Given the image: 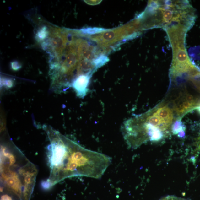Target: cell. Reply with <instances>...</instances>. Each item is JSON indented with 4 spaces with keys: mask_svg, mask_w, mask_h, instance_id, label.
Returning <instances> with one entry per match:
<instances>
[{
    "mask_svg": "<svg viewBox=\"0 0 200 200\" xmlns=\"http://www.w3.org/2000/svg\"><path fill=\"white\" fill-rule=\"evenodd\" d=\"M44 129L50 142L47 147L49 186L71 177L100 179L111 165L110 157L86 149L50 127Z\"/></svg>",
    "mask_w": 200,
    "mask_h": 200,
    "instance_id": "1",
    "label": "cell"
},
{
    "mask_svg": "<svg viewBox=\"0 0 200 200\" xmlns=\"http://www.w3.org/2000/svg\"><path fill=\"white\" fill-rule=\"evenodd\" d=\"M1 146V200H30L36 167L11 141Z\"/></svg>",
    "mask_w": 200,
    "mask_h": 200,
    "instance_id": "2",
    "label": "cell"
},
{
    "mask_svg": "<svg viewBox=\"0 0 200 200\" xmlns=\"http://www.w3.org/2000/svg\"><path fill=\"white\" fill-rule=\"evenodd\" d=\"M192 8L186 1H150L146 9L150 28L165 30L174 26L190 28L193 20Z\"/></svg>",
    "mask_w": 200,
    "mask_h": 200,
    "instance_id": "3",
    "label": "cell"
},
{
    "mask_svg": "<svg viewBox=\"0 0 200 200\" xmlns=\"http://www.w3.org/2000/svg\"><path fill=\"white\" fill-rule=\"evenodd\" d=\"M74 47V46L71 45L69 52L67 53L64 61L61 65L59 70V73L53 78V82L59 75L63 76V77H64V76L67 77L70 76L75 70L77 68L76 67H77L80 60L79 57L78 52H77Z\"/></svg>",
    "mask_w": 200,
    "mask_h": 200,
    "instance_id": "4",
    "label": "cell"
},
{
    "mask_svg": "<svg viewBox=\"0 0 200 200\" xmlns=\"http://www.w3.org/2000/svg\"><path fill=\"white\" fill-rule=\"evenodd\" d=\"M92 75V74H83L77 76L72 81L70 87L73 88L78 97L84 98L87 95Z\"/></svg>",
    "mask_w": 200,
    "mask_h": 200,
    "instance_id": "5",
    "label": "cell"
},
{
    "mask_svg": "<svg viewBox=\"0 0 200 200\" xmlns=\"http://www.w3.org/2000/svg\"><path fill=\"white\" fill-rule=\"evenodd\" d=\"M109 30L105 32L102 35H100L97 37L94 38L95 40H97L99 42L101 41L104 44H108L110 43L115 42L119 39L124 38V36L127 35L128 33H133V31L130 25L127 26V28H121L120 30H117L112 31H109Z\"/></svg>",
    "mask_w": 200,
    "mask_h": 200,
    "instance_id": "6",
    "label": "cell"
},
{
    "mask_svg": "<svg viewBox=\"0 0 200 200\" xmlns=\"http://www.w3.org/2000/svg\"><path fill=\"white\" fill-rule=\"evenodd\" d=\"M51 34L50 40L47 43L52 47L55 54L57 56H60L67 44V38L65 35L61 34L58 30L54 31Z\"/></svg>",
    "mask_w": 200,
    "mask_h": 200,
    "instance_id": "7",
    "label": "cell"
},
{
    "mask_svg": "<svg viewBox=\"0 0 200 200\" xmlns=\"http://www.w3.org/2000/svg\"><path fill=\"white\" fill-rule=\"evenodd\" d=\"M155 113L166 124L170 126L173 119V112L167 106L160 107Z\"/></svg>",
    "mask_w": 200,
    "mask_h": 200,
    "instance_id": "8",
    "label": "cell"
},
{
    "mask_svg": "<svg viewBox=\"0 0 200 200\" xmlns=\"http://www.w3.org/2000/svg\"><path fill=\"white\" fill-rule=\"evenodd\" d=\"M109 61L108 57L107 56L104 55H101L99 56L98 57L95 58L92 61L95 68L97 70L99 68L103 67Z\"/></svg>",
    "mask_w": 200,
    "mask_h": 200,
    "instance_id": "9",
    "label": "cell"
},
{
    "mask_svg": "<svg viewBox=\"0 0 200 200\" xmlns=\"http://www.w3.org/2000/svg\"><path fill=\"white\" fill-rule=\"evenodd\" d=\"M186 127L184 124L181 120H178L175 122L172 127V132L173 134L178 135L181 132L185 131Z\"/></svg>",
    "mask_w": 200,
    "mask_h": 200,
    "instance_id": "10",
    "label": "cell"
},
{
    "mask_svg": "<svg viewBox=\"0 0 200 200\" xmlns=\"http://www.w3.org/2000/svg\"><path fill=\"white\" fill-rule=\"evenodd\" d=\"M109 30L100 28H87L82 29L80 31L85 35H94L106 32Z\"/></svg>",
    "mask_w": 200,
    "mask_h": 200,
    "instance_id": "11",
    "label": "cell"
},
{
    "mask_svg": "<svg viewBox=\"0 0 200 200\" xmlns=\"http://www.w3.org/2000/svg\"><path fill=\"white\" fill-rule=\"evenodd\" d=\"M49 35V31L47 27L44 26L40 29L37 31L36 38L37 41H42L46 40Z\"/></svg>",
    "mask_w": 200,
    "mask_h": 200,
    "instance_id": "12",
    "label": "cell"
},
{
    "mask_svg": "<svg viewBox=\"0 0 200 200\" xmlns=\"http://www.w3.org/2000/svg\"><path fill=\"white\" fill-rule=\"evenodd\" d=\"M14 81L9 78L2 77L1 78V87L6 88H11L13 87Z\"/></svg>",
    "mask_w": 200,
    "mask_h": 200,
    "instance_id": "13",
    "label": "cell"
},
{
    "mask_svg": "<svg viewBox=\"0 0 200 200\" xmlns=\"http://www.w3.org/2000/svg\"><path fill=\"white\" fill-rule=\"evenodd\" d=\"M11 67L14 71H18L21 68L22 65L18 61H14L11 63Z\"/></svg>",
    "mask_w": 200,
    "mask_h": 200,
    "instance_id": "14",
    "label": "cell"
},
{
    "mask_svg": "<svg viewBox=\"0 0 200 200\" xmlns=\"http://www.w3.org/2000/svg\"><path fill=\"white\" fill-rule=\"evenodd\" d=\"M85 2L88 4L91 5H95L100 3V1H85Z\"/></svg>",
    "mask_w": 200,
    "mask_h": 200,
    "instance_id": "15",
    "label": "cell"
},
{
    "mask_svg": "<svg viewBox=\"0 0 200 200\" xmlns=\"http://www.w3.org/2000/svg\"><path fill=\"white\" fill-rule=\"evenodd\" d=\"M185 135V131L181 132L179 133L178 135V137L180 138H183Z\"/></svg>",
    "mask_w": 200,
    "mask_h": 200,
    "instance_id": "16",
    "label": "cell"
}]
</instances>
